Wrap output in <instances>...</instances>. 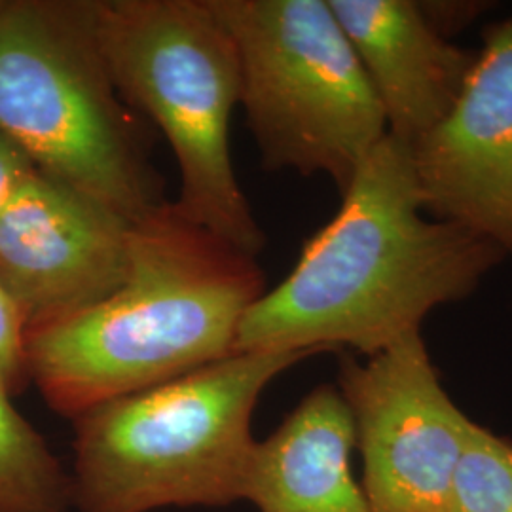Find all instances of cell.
I'll return each mask as SVG.
<instances>
[{"instance_id": "1", "label": "cell", "mask_w": 512, "mask_h": 512, "mask_svg": "<svg viewBox=\"0 0 512 512\" xmlns=\"http://www.w3.org/2000/svg\"><path fill=\"white\" fill-rule=\"evenodd\" d=\"M503 256L490 239L423 217L412 147L387 133L293 272L243 315L234 351L376 355L467 298Z\"/></svg>"}, {"instance_id": "2", "label": "cell", "mask_w": 512, "mask_h": 512, "mask_svg": "<svg viewBox=\"0 0 512 512\" xmlns=\"http://www.w3.org/2000/svg\"><path fill=\"white\" fill-rule=\"evenodd\" d=\"M264 293L245 255L164 203L131 222L128 274L92 308L25 332L29 382L73 421L234 353Z\"/></svg>"}, {"instance_id": "3", "label": "cell", "mask_w": 512, "mask_h": 512, "mask_svg": "<svg viewBox=\"0 0 512 512\" xmlns=\"http://www.w3.org/2000/svg\"><path fill=\"white\" fill-rule=\"evenodd\" d=\"M306 351H234L74 418L76 512L222 509L243 501L253 414Z\"/></svg>"}, {"instance_id": "4", "label": "cell", "mask_w": 512, "mask_h": 512, "mask_svg": "<svg viewBox=\"0 0 512 512\" xmlns=\"http://www.w3.org/2000/svg\"><path fill=\"white\" fill-rule=\"evenodd\" d=\"M131 107L110 78L93 0H4L0 131L40 173L129 222L164 205Z\"/></svg>"}, {"instance_id": "5", "label": "cell", "mask_w": 512, "mask_h": 512, "mask_svg": "<svg viewBox=\"0 0 512 512\" xmlns=\"http://www.w3.org/2000/svg\"><path fill=\"white\" fill-rule=\"evenodd\" d=\"M110 78L164 133L181 173L183 219L245 255L266 245L236 177L230 118L239 105L236 44L209 0H93Z\"/></svg>"}, {"instance_id": "6", "label": "cell", "mask_w": 512, "mask_h": 512, "mask_svg": "<svg viewBox=\"0 0 512 512\" xmlns=\"http://www.w3.org/2000/svg\"><path fill=\"white\" fill-rule=\"evenodd\" d=\"M236 44L239 105L270 171L348 188L387 135L380 101L329 0H209Z\"/></svg>"}, {"instance_id": "7", "label": "cell", "mask_w": 512, "mask_h": 512, "mask_svg": "<svg viewBox=\"0 0 512 512\" xmlns=\"http://www.w3.org/2000/svg\"><path fill=\"white\" fill-rule=\"evenodd\" d=\"M338 391L355 429L372 512H448L475 421L440 382L421 332L357 361H340Z\"/></svg>"}, {"instance_id": "8", "label": "cell", "mask_w": 512, "mask_h": 512, "mask_svg": "<svg viewBox=\"0 0 512 512\" xmlns=\"http://www.w3.org/2000/svg\"><path fill=\"white\" fill-rule=\"evenodd\" d=\"M131 222L37 171L0 215V289L25 332L114 293L128 274Z\"/></svg>"}, {"instance_id": "9", "label": "cell", "mask_w": 512, "mask_h": 512, "mask_svg": "<svg viewBox=\"0 0 512 512\" xmlns=\"http://www.w3.org/2000/svg\"><path fill=\"white\" fill-rule=\"evenodd\" d=\"M412 156L423 211L512 253V18L486 33L456 105Z\"/></svg>"}, {"instance_id": "10", "label": "cell", "mask_w": 512, "mask_h": 512, "mask_svg": "<svg viewBox=\"0 0 512 512\" xmlns=\"http://www.w3.org/2000/svg\"><path fill=\"white\" fill-rule=\"evenodd\" d=\"M384 110L387 133L414 147L452 110L478 52L439 33L410 0H329Z\"/></svg>"}, {"instance_id": "11", "label": "cell", "mask_w": 512, "mask_h": 512, "mask_svg": "<svg viewBox=\"0 0 512 512\" xmlns=\"http://www.w3.org/2000/svg\"><path fill=\"white\" fill-rule=\"evenodd\" d=\"M353 452L348 404L336 385H319L268 439L256 440L243 501L258 512H372Z\"/></svg>"}, {"instance_id": "12", "label": "cell", "mask_w": 512, "mask_h": 512, "mask_svg": "<svg viewBox=\"0 0 512 512\" xmlns=\"http://www.w3.org/2000/svg\"><path fill=\"white\" fill-rule=\"evenodd\" d=\"M71 473L0 385V512H73Z\"/></svg>"}, {"instance_id": "13", "label": "cell", "mask_w": 512, "mask_h": 512, "mask_svg": "<svg viewBox=\"0 0 512 512\" xmlns=\"http://www.w3.org/2000/svg\"><path fill=\"white\" fill-rule=\"evenodd\" d=\"M448 512H512V440L473 423Z\"/></svg>"}, {"instance_id": "14", "label": "cell", "mask_w": 512, "mask_h": 512, "mask_svg": "<svg viewBox=\"0 0 512 512\" xmlns=\"http://www.w3.org/2000/svg\"><path fill=\"white\" fill-rule=\"evenodd\" d=\"M29 384L25 327L14 304L0 289V385L10 395H18Z\"/></svg>"}, {"instance_id": "15", "label": "cell", "mask_w": 512, "mask_h": 512, "mask_svg": "<svg viewBox=\"0 0 512 512\" xmlns=\"http://www.w3.org/2000/svg\"><path fill=\"white\" fill-rule=\"evenodd\" d=\"M37 171L29 156L0 131V215L16 196L21 184Z\"/></svg>"}, {"instance_id": "16", "label": "cell", "mask_w": 512, "mask_h": 512, "mask_svg": "<svg viewBox=\"0 0 512 512\" xmlns=\"http://www.w3.org/2000/svg\"><path fill=\"white\" fill-rule=\"evenodd\" d=\"M2 2H4V0H0V8H2Z\"/></svg>"}]
</instances>
